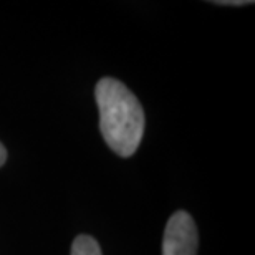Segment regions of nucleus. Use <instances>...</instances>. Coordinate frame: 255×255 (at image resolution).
<instances>
[{
  "label": "nucleus",
  "mask_w": 255,
  "mask_h": 255,
  "mask_svg": "<svg viewBox=\"0 0 255 255\" xmlns=\"http://www.w3.org/2000/svg\"><path fill=\"white\" fill-rule=\"evenodd\" d=\"M100 131L110 149L131 157L144 134V111L136 95L115 78H101L95 88Z\"/></svg>",
  "instance_id": "nucleus-1"
},
{
  "label": "nucleus",
  "mask_w": 255,
  "mask_h": 255,
  "mask_svg": "<svg viewBox=\"0 0 255 255\" xmlns=\"http://www.w3.org/2000/svg\"><path fill=\"white\" fill-rule=\"evenodd\" d=\"M197 227L186 211H177L166 224L162 255H197Z\"/></svg>",
  "instance_id": "nucleus-2"
},
{
  "label": "nucleus",
  "mask_w": 255,
  "mask_h": 255,
  "mask_svg": "<svg viewBox=\"0 0 255 255\" xmlns=\"http://www.w3.org/2000/svg\"><path fill=\"white\" fill-rule=\"evenodd\" d=\"M71 255H101L98 242L91 236L81 234L73 241L71 246Z\"/></svg>",
  "instance_id": "nucleus-3"
},
{
  "label": "nucleus",
  "mask_w": 255,
  "mask_h": 255,
  "mask_svg": "<svg viewBox=\"0 0 255 255\" xmlns=\"http://www.w3.org/2000/svg\"><path fill=\"white\" fill-rule=\"evenodd\" d=\"M214 3H217V5H236V7H239V5H251L252 2H247V0H241V2H239V0H236V2H227V0H222V2H214Z\"/></svg>",
  "instance_id": "nucleus-4"
},
{
  "label": "nucleus",
  "mask_w": 255,
  "mask_h": 255,
  "mask_svg": "<svg viewBox=\"0 0 255 255\" xmlns=\"http://www.w3.org/2000/svg\"><path fill=\"white\" fill-rule=\"evenodd\" d=\"M5 161H7V149H5V146L0 142V167L5 164Z\"/></svg>",
  "instance_id": "nucleus-5"
}]
</instances>
